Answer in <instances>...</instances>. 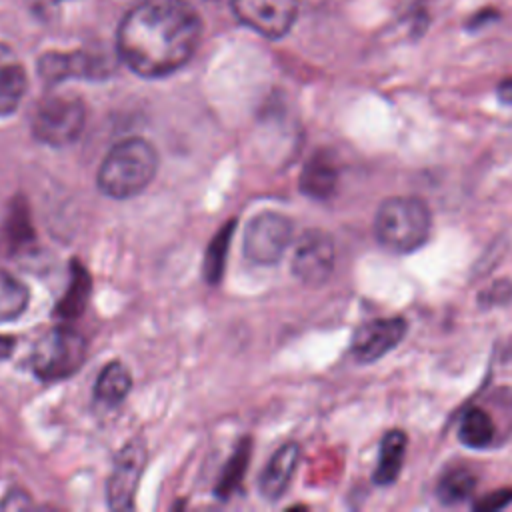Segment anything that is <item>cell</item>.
Returning <instances> with one entry per match:
<instances>
[{"label":"cell","mask_w":512,"mask_h":512,"mask_svg":"<svg viewBox=\"0 0 512 512\" xmlns=\"http://www.w3.org/2000/svg\"><path fill=\"white\" fill-rule=\"evenodd\" d=\"M200 18L186 0H140L118 28L122 62L144 78L180 70L200 42Z\"/></svg>","instance_id":"6da1fadb"},{"label":"cell","mask_w":512,"mask_h":512,"mask_svg":"<svg viewBox=\"0 0 512 512\" xmlns=\"http://www.w3.org/2000/svg\"><path fill=\"white\" fill-rule=\"evenodd\" d=\"M158 170L156 148L144 138H126L110 148L98 170V186L112 198L140 194Z\"/></svg>","instance_id":"7a4b0ae2"},{"label":"cell","mask_w":512,"mask_h":512,"mask_svg":"<svg viewBox=\"0 0 512 512\" xmlns=\"http://www.w3.org/2000/svg\"><path fill=\"white\" fill-rule=\"evenodd\" d=\"M430 228V210L420 198L392 196L376 210L374 234L378 244L390 252H414L428 240Z\"/></svg>","instance_id":"3957f363"},{"label":"cell","mask_w":512,"mask_h":512,"mask_svg":"<svg viewBox=\"0 0 512 512\" xmlns=\"http://www.w3.org/2000/svg\"><path fill=\"white\" fill-rule=\"evenodd\" d=\"M86 356V338L72 328L60 326L38 340L30 356V368L42 382H58L76 374Z\"/></svg>","instance_id":"277c9868"},{"label":"cell","mask_w":512,"mask_h":512,"mask_svg":"<svg viewBox=\"0 0 512 512\" xmlns=\"http://www.w3.org/2000/svg\"><path fill=\"white\" fill-rule=\"evenodd\" d=\"M86 106L76 96H48L32 116L34 136L48 146L72 144L84 128Z\"/></svg>","instance_id":"5b68a950"},{"label":"cell","mask_w":512,"mask_h":512,"mask_svg":"<svg viewBox=\"0 0 512 512\" xmlns=\"http://www.w3.org/2000/svg\"><path fill=\"white\" fill-rule=\"evenodd\" d=\"M292 220L280 212L264 210L256 214L244 234V254L256 264H274L292 240Z\"/></svg>","instance_id":"8992f818"},{"label":"cell","mask_w":512,"mask_h":512,"mask_svg":"<svg viewBox=\"0 0 512 512\" xmlns=\"http://www.w3.org/2000/svg\"><path fill=\"white\" fill-rule=\"evenodd\" d=\"M146 458V444L140 438L130 440L118 452L106 486L108 506L112 510H130L134 506V494L146 468Z\"/></svg>","instance_id":"52a82bcc"},{"label":"cell","mask_w":512,"mask_h":512,"mask_svg":"<svg viewBox=\"0 0 512 512\" xmlns=\"http://www.w3.org/2000/svg\"><path fill=\"white\" fill-rule=\"evenodd\" d=\"M336 252L332 238L322 230H306L292 256V272L306 286H322L334 268Z\"/></svg>","instance_id":"ba28073f"},{"label":"cell","mask_w":512,"mask_h":512,"mask_svg":"<svg viewBox=\"0 0 512 512\" xmlns=\"http://www.w3.org/2000/svg\"><path fill=\"white\" fill-rule=\"evenodd\" d=\"M240 22L266 38H282L298 16V0H232Z\"/></svg>","instance_id":"9c48e42d"},{"label":"cell","mask_w":512,"mask_h":512,"mask_svg":"<svg viewBox=\"0 0 512 512\" xmlns=\"http://www.w3.org/2000/svg\"><path fill=\"white\" fill-rule=\"evenodd\" d=\"M112 62L104 54L76 50V52H48L38 60V74L56 84L66 78H106L112 74Z\"/></svg>","instance_id":"30bf717a"},{"label":"cell","mask_w":512,"mask_h":512,"mask_svg":"<svg viewBox=\"0 0 512 512\" xmlns=\"http://www.w3.org/2000/svg\"><path fill=\"white\" fill-rule=\"evenodd\" d=\"M406 330L408 324L402 316L368 320L354 330L350 344L352 354L360 362H374L396 348L402 342Z\"/></svg>","instance_id":"8fae6325"},{"label":"cell","mask_w":512,"mask_h":512,"mask_svg":"<svg viewBox=\"0 0 512 512\" xmlns=\"http://www.w3.org/2000/svg\"><path fill=\"white\" fill-rule=\"evenodd\" d=\"M298 460H300V446L296 442L282 444L272 454V458L268 460L266 468L260 474V480H258L260 494L268 500L280 498L292 482Z\"/></svg>","instance_id":"7c38bea8"},{"label":"cell","mask_w":512,"mask_h":512,"mask_svg":"<svg viewBox=\"0 0 512 512\" xmlns=\"http://www.w3.org/2000/svg\"><path fill=\"white\" fill-rule=\"evenodd\" d=\"M26 92V72L18 56L0 42V116L12 114Z\"/></svg>","instance_id":"4fadbf2b"},{"label":"cell","mask_w":512,"mask_h":512,"mask_svg":"<svg viewBox=\"0 0 512 512\" xmlns=\"http://www.w3.org/2000/svg\"><path fill=\"white\" fill-rule=\"evenodd\" d=\"M338 184V168L326 154L318 152L314 154L300 174V190L302 194L314 198V200H326L334 194Z\"/></svg>","instance_id":"5bb4252c"},{"label":"cell","mask_w":512,"mask_h":512,"mask_svg":"<svg viewBox=\"0 0 512 512\" xmlns=\"http://www.w3.org/2000/svg\"><path fill=\"white\" fill-rule=\"evenodd\" d=\"M408 438L402 430H388L382 440H380V452H378V462L372 474L374 484L378 486H388L394 484L402 464H404V454H406Z\"/></svg>","instance_id":"9a60e30c"},{"label":"cell","mask_w":512,"mask_h":512,"mask_svg":"<svg viewBox=\"0 0 512 512\" xmlns=\"http://www.w3.org/2000/svg\"><path fill=\"white\" fill-rule=\"evenodd\" d=\"M90 298V274L86 272V268L74 260L70 264V284L68 290L64 292V296L58 300L54 314L60 318H76L84 312L86 304Z\"/></svg>","instance_id":"2e32d148"},{"label":"cell","mask_w":512,"mask_h":512,"mask_svg":"<svg viewBox=\"0 0 512 512\" xmlns=\"http://www.w3.org/2000/svg\"><path fill=\"white\" fill-rule=\"evenodd\" d=\"M132 388V376L120 362H110L98 374L94 386V398L104 406H118Z\"/></svg>","instance_id":"e0dca14e"},{"label":"cell","mask_w":512,"mask_h":512,"mask_svg":"<svg viewBox=\"0 0 512 512\" xmlns=\"http://www.w3.org/2000/svg\"><path fill=\"white\" fill-rule=\"evenodd\" d=\"M476 488V474L466 466L450 468L442 474L436 486V496L442 504H458L466 500Z\"/></svg>","instance_id":"ac0fdd59"},{"label":"cell","mask_w":512,"mask_h":512,"mask_svg":"<svg viewBox=\"0 0 512 512\" xmlns=\"http://www.w3.org/2000/svg\"><path fill=\"white\" fill-rule=\"evenodd\" d=\"M458 436L470 448H486L494 440V422L482 408H468L462 416Z\"/></svg>","instance_id":"d6986e66"},{"label":"cell","mask_w":512,"mask_h":512,"mask_svg":"<svg viewBox=\"0 0 512 512\" xmlns=\"http://www.w3.org/2000/svg\"><path fill=\"white\" fill-rule=\"evenodd\" d=\"M28 288L12 274L0 270V322L16 320L28 306Z\"/></svg>","instance_id":"ffe728a7"},{"label":"cell","mask_w":512,"mask_h":512,"mask_svg":"<svg viewBox=\"0 0 512 512\" xmlns=\"http://www.w3.org/2000/svg\"><path fill=\"white\" fill-rule=\"evenodd\" d=\"M248 460H250V440L244 438L236 446L232 458L228 460V464H226V468H224V472H222V476L218 480V486H216L218 498L226 500V498H230V494H234L238 490V486L244 480Z\"/></svg>","instance_id":"44dd1931"},{"label":"cell","mask_w":512,"mask_h":512,"mask_svg":"<svg viewBox=\"0 0 512 512\" xmlns=\"http://www.w3.org/2000/svg\"><path fill=\"white\" fill-rule=\"evenodd\" d=\"M234 224L236 220H228L218 234L212 238L208 252H206V260H204V276L210 284L220 282L222 272H224V264H226V254H228V246H230V238L234 232Z\"/></svg>","instance_id":"7402d4cb"},{"label":"cell","mask_w":512,"mask_h":512,"mask_svg":"<svg viewBox=\"0 0 512 512\" xmlns=\"http://www.w3.org/2000/svg\"><path fill=\"white\" fill-rule=\"evenodd\" d=\"M6 234H8V242L10 246H24V242L32 240V226L28 220V210L24 204L14 206L8 220H6Z\"/></svg>","instance_id":"603a6c76"},{"label":"cell","mask_w":512,"mask_h":512,"mask_svg":"<svg viewBox=\"0 0 512 512\" xmlns=\"http://www.w3.org/2000/svg\"><path fill=\"white\" fill-rule=\"evenodd\" d=\"M512 502V488H502L496 492H488L486 496L478 498L474 502V510H482V512H492V510H500L504 506H508Z\"/></svg>","instance_id":"cb8c5ba5"},{"label":"cell","mask_w":512,"mask_h":512,"mask_svg":"<svg viewBox=\"0 0 512 512\" xmlns=\"http://www.w3.org/2000/svg\"><path fill=\"white\" fill-rule=\"evenodd\" d=\"M64 0H26L28 8L38 16V18H48L52 12L62 4Z\"/></svg>","instance_id":"d4e9b609"},{"label":"cell","mask_w":512,"mask_h":512,"mask_svg":"<svg viewBox=\"0 0 512 512\" xmlns=\"http://www.w3.org/2000/svg\"><path fill=\"white\" fill-rule=\"evenodd\" d=\"M498 96H500L502 102L512 104V78H506V80L500 82V86H498Z\"/></svg>","instance_id":"484cf974"},{"label":"cell","mask_w":512,"mask_h":512,"mask_svg":"<svg viewBox=\"0 0 512 512\" xmlns=\"http://www.w3.org/2000/svg\"><path fill=\"white\" fill-rule=\"evenodd\" d=\"M14 338H8V336H0V360L10 356L12 354V348H14Z\"/></svg>","instance_id":"4316f807"}]
</instances>
